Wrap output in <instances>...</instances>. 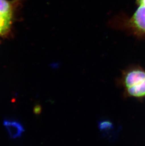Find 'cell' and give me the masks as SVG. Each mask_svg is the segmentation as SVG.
<instances>
[{
    "instance_id": "obj_9",
    "label": "cell",
    "mask_w": 145,
    "mask_h": 146,
    "mask_svg": "<svg viewBox=\"0 0 145 146\" xmlns=\"http://www.w3.org/2000/svg\"><path fill=\"white\" fill-rule=\"evenodd\" d=\"M4 35H5L4 34V33L2 31L0 30V37L4 36Z\"/></svg>"
},
{
    "instance_id": "obj_7",
    "label": "cell",
    "mask_w": 145,
    "mask_h": 146,
    "mask_svg": "<svg viewBox=\"0 0 145 146\" xmlns=\"http://www.w3.org/2000/svg\"><path fill=\"white\" fill-rule=\"evenodd\" d=\"M42 111V108L41 105L37 104L34 106L33 108V112L36 115H39L41 113Z\"/></svg>"
},
{
    "instance_id": "obj_5",
    "label": "cell",
    "mask_w": 145,
    "mask_h": 146,
    "mask_svg": "<svg viewBox=\"0 0 145 146\" xmlns=\"http://www.w3.org/2000/svg\"><path fill=\"white\" fill-rule=\"evenodd\" d=\"M13 18L0 13V30L6 35L11 29Z\"/></svg>"
},
{
    "instance_id": "obj_4",
    "label": "cell",
    "mask_w": 145,
    "mask_h": 146,
    "mask_svg": "<svg viewBox=\"0 0 145 146\" xmlns=\"http://www.w3.org/2000/svg\"><path fill=\"white\" fill-rule=\"evenodd\" d=\"M23 0H0V13L8 16L14 17L17 7L20 4Z\"/></svg>"
},
{
    "instance_id": "obj_3",
    "label": "cell",
    "mask_w": 145,
    "mask_h": 146,
    "mask_svg": "<svg viewBox=\"0 0 145 146\" xmlns=\"http://www.w3.org/2000/svg\"><path fill=\"white\" fill-rule=\"evenodd\" d=\"M131 26L136 30L145 33V7L140 6L130 20Z\"/></svg>"
},
{
    "instance_id": "obj_8",
    "label": "cell",
    "mask_w": 145,
    "mask_h": 146,
    "mask_svg": "<svg viewBox=\"0 0 145 146\" xmlns=\"http://www.w3.org/2000/svg\"><path fill=\"white\" fill-rule=\"evenodd\" d=\"M137 2L140 6H143L145 7V0H137Z\"/></svg>"
},
{
    "instance_id": "obj_6",
    "label": "cell",
    "mask_w": 145,
    "mask_h": 146,
    "mask_svg": "<svg viewBox=\"0 0 145 146\" xmlns=\"http://www.w3.org/2000/svg\"><path fill=\"white\" fill-rule=\"evenodd\" d=\"M99 130L101 131H107L112 129L114 126L109 120H102L98 122V123Z\"/></svg>"
},
{
    "instance_id": "obj_1",
    "label": "cell",
    "mask_w": 145,
    "mask_h": 146,
    "mask_svg": "<svg viewBox=\"0 0 145 146\" xmlns=\"http://www.w3.org/2000/svg\"><path fill=\"white\" fill-rule=\"evenodd\" d=\"M118 86L123 89L125 98H133L140 102L145 101V70L133 66L123 70L116 81Z\"/></svg>"
},
{
    "instance_id": "obj_2",
    "label": "cell",
    "mask_w": 145,
    "mask_h": 146,
    "mask_svg": "<svg viewBox=\"0 0 145 146\" xmlns=\"http://www.w3.org/2000/svg\"><path fill=\"white\" fill-rule=\"evenodd\" d=\"M3 124L5 127L9 136L11 139L20 138L25 132L23 125L16 120L5 119L3 121Z\"/></svg>"
}]
</instances>
